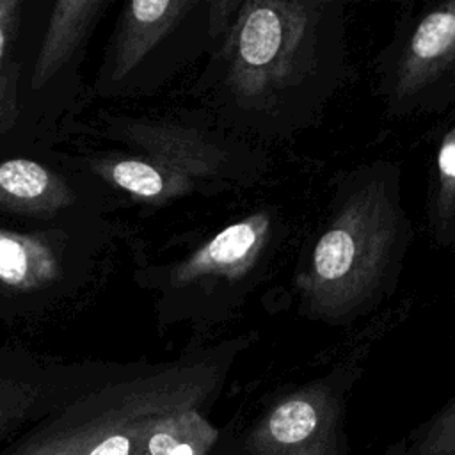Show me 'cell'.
Masks as SVG:
<instances>
[{
    "instance_id": "cell-12",
    "label": "cell",
    "mask_w": 455,
    "mask_h": 455,
    "mask_svg": "<svg viewBox=\"0 0 455 455\" xmlns=\"http://www.w3.org/2000/svg\"><path fill=\"white\" fill-rule=\"evenodd\" d=\"M0 188L16 199H37L50 188V174L32 160H7L0 164Z\"/></svg>"
},
{
    "instance_id": "cell-14",
    "label": "cell",
    "mask_w": 455,
    "mask_h": 455,
    "mask_svg": "<svg viewBox=\"0 0 455 455\" xmlns=\"http://www.w3.org/2000/svg\"><path fill=\"white\" fill-rule=\"evenodd\" d=\"M18 7V2H0V59L5 48L7 41V30L14 18V11Z\"/></svg>"
},
{
    "instance_id": "cell-13",
    "label": "cell",
    "mask_w": 455,
    "mask_h": 455,
    "mask_svg": "<svg viewBox=\"0 0 455 455\" xmlns=\"http://www.w3.org/2000/svg\"><path fill=\"white\" fill-rule=\"evenodd\" d=\"M0 455H73L69 443L53 414L44 418L23 437L0 451Z\"/></svg>"
},
{
    "instance_id": "cell-7",
    "label": "cell",
    "mask_w": 455,
    "mask_h": 455,
    "mask_svg": "<svg viewBox=\"0 0 455 455\" xmlns=\"http://www.w3.org/2000/svg\"><path fill=\"white\" fill-rule=\"evenodd\" d=\"M96 9H100V2L91 0H68L55 4L48 34L34 68L32 84L36 87L43 85L66 62Z\"/></svg>"
},
{
    "instance_id": "cell-9",
    "label": "cell",
    "mask_w": 455,
    "mask_h": 455,
    "mask_svg": "<svg viewBox=\"0 0 455 455\" xmlns=\"http://www.w3.org/2000/svg\"><path fill=\"white\" fill-rule=\"evenodd\" d=\"M108 174L119 188L148 201H169L196 192L206 196L203 187L194 180L164 165H158L149 158H128L116 162L110 165Z\"/></svg>"
},
{
    "instance_id": "cell-1",
    "label": "cell",
    "mask_w": 455,
    "mask_h": 455,
    "mask_svg": "<svg viewBox=\"0 0 455 455\" xmlns=\"http://www.w3.org/2000/svg\"><path fill=\"white\" fill-rule=\"evenodd\" d=\"M203 73L210 116L249 142L313 128L350 76L347 4L238 0Z\"/></svg>"
},
{
    "instance_id": "cell-6",
    "label": "cell",
    "mask_w": 455,
    "mask_h": 455,
    "mask_svg": "<svg viewBox=\"0 0 455 455\" xmlns=\"http://www.w3.org/2000/svg\"><path fill=\"white\" fill-rule=\"evenodd\" d=\"M427 231L434 245L455 247V103L444 112L435 142L427 194Z\"/></svg>"
},
{
    "instance_id": "cell-11",
    "label": "cell",
    "mask_w": 455,
    "mask_h": 455,
    "mask_svg": "<svg viewBox=\"0 0 455 455\" xmlns=\"http://www.w3.org/2000/svg\"><path fill=\"white\" fill-rule=\"evenodd\" d=\"M37 412L44 414L39 391L27 384L0 380V441Z\"/></svg>"
},
{
    "instance_id": "cell-8",
    "label": "cell",
    "mask_w": 455,
    "mask_h": 455,
    "mask_svg": "<svg viewBox=\"0 0 455 455\" xmlns=\"http://www.w3.org/2000/svg\"><path fill=\"white\" fill-rule=\"evenodd\" d=\"M57 275V259L50 247L37 238L0 229V281L12 288L28 290Z\"/></svg>"
},
{
    "instance_id": "cell-3",
    "label": "cell",
    "mask_w": 455,
    "mask_h": 455,
    "mask_svg": "<svg viewBox=\"0 0 455 455\" xmlns=\"http://www.w3.org/2000/svg\"><path fill=\"white\" fill-rule=\"evenodd\" d=\"M288 235L290 226L275 206H258L222 226L169 267L164 284L183 315L203 320L231 318L263 284Z\"/></svg>"
},
{
    "instance_id": "cell-2",
    "label": "cell",
    "mask_w": 455,
    "mask_h": 455,
    "mask_svg": "<svg viewBox=\"0 0 455 455\" xmlns=\"http://www.w3.org/2000/svg\"><path fill=\"white\" fill-rule=\"evenodd\" d=\"M412 240L398 162L373 158L341 171L295 265L300 316L343 327L375 311L395 293Z\"/></svg>"
},
{
    "instance_id": "cell-10",
    "label": "cell",
    "mask_w": 455,
    "mask_h": 455,
    "mask_svg": "<svg viewBox=\"0 0 455 455\" xmlns=\"http://www.w3.org/2000/svg\"><path fill=\"white\" fill-rule=\"evenodd\" d=\"M405 455H455V395L411 435Z\"/></svg>"
},
{
    "instance_id": "cell-5",
    "label": "cell",
    "mask_w": 455,
    "mask_h": 455,
    "mask_svg": "<svg viewBox=\"0 0 455 455\" xmlns=\"http://www.w3.org/2000/svg\"><path fill=\"white\" fill-rule=\"evenodd\" d=\"M359 373L343 363L281 396L245 439L251 455H336L345 391Z\"/></svg>"
},
{
    "instance_id": "cell-4",
    "label": "cell",
    "mask_w": 455,
    "mask_h": 455,
    "mask_svg": "<svg viewBox=\"0 0 455 455\" xmlns=\"http://www.w3.org/2000/svg\"><path fill=\"white\" fill-rule=\"evenodd\" d=\"M386 114H444L455 103V0L407 5L375 57Z\"/></svg>"
}]
</instances>
